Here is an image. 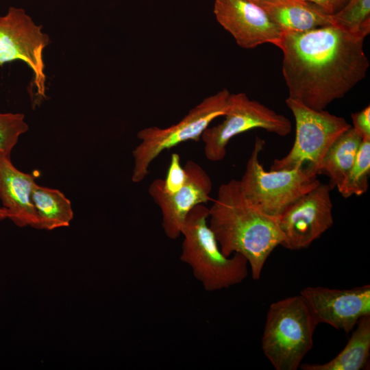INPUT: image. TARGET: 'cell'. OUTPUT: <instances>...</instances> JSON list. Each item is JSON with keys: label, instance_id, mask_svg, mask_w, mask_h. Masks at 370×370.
Instances as JSON below:
<instances>
[{"label": "cell", "instance_id": "cell-15", "mask_svg": "<svg viewBox=\"0 0 370 370\" xmlns=\"http://www.w3.org/2000/svg\"><path fill=\"white\" fill-rule=\"evenodd\" d=\"M344 348L332 360L322 364H304L303 370H360L370 356V314L361 317Z\"/></svg>", "mask_w": 370, "mask_h": 370}, {"label": "cell", "instance_id": "cell-20", "mask_svg": "<svg viewBox=\"0 0 370 370\" xmlns=\"http://www.w3.org/2000/svg\"><path fill=\"white\" fill-rule=\"evenodd\" d=\"M332 18L334 25L367 36L370 32V0H349L332 14Z\"/></svg>", "mask_w": 370, "mask_h": 370}, {"label": "cell", "instance_id": "cell-10", "mask_svg": "<svg viewBox=\"0 0 370 370\" xmlns=\"http://www.w3.org/2000/svg\"><path fill=\"white\" fill-rule=\"evenodd\" d=\"M331 190L328 184L320 182L276 217L283 237L282 246L291 250L308 248L331 227Z\"/></svg>", "mask_w": 370, "mask_h": 370}, {"label": "cell", "instance_id": "cell-7", "mask_svg": "<svg viewBox=\"0 0 370 370\" xmlns=\"http://www.w3.org/2000/svg\"><path fill=\"white\" fill-rule=\"evenodd\" d=\"M286 104L295 121V138L288 153L274 160L270 170L304 168L317 175V169L332 143L352 125L343 117L316 110L288 97Z\"/></svg>", "mask_w": 370, "mask_h": 370}, {"label": "cell", "instance_id": "cell-17", "mask_svg": "<svg viewBox=\"0 0 370 370\" xmlns=\"http://www.w3.org/2000/svg\"><path fill=\"white\" fill-rule=\"evenodd\" d=\"M362 141L359 134L351 127L330 147L317 169V175L329 178L331 190L338 188L352 166Z\"/></svg>", "mask_w": 370, "mask_h": 370}, {"label": "cell", "instance_id": "cell-16", "mask_svg": "<svg viewBox=\"0 0 370 370\" xmlns=\"http://www.w3.org/2000/svg\"><path fill=\"white\" fill-rule=\"evenodd\" d=\"M261 8L282 32H302L334 25L332 15L308 2L271 4Z\"/></svg>", "mask_w": 370, "mask_h": 370}, {"label": "cell", "instance_id": "cell-4", "mask_svg": "<svg viewBox=\"0 0 370 370\" xmlns=\"http://www.w3.org/2000/svg\"><path fill=\"white\" fill-rule=\"evenodd\" d=\"M317 323L300 294L273 302L267 311L261 345L276 370H297L313 347Z\"/></svg>", "mask_w": 370, "mask_h": 370}, {"label": "cell", "instance_id": "cell-12", "mask_svg": "<svg viewBox=\"0 0 370 370\" xmlns=\"http://www.w3.org/2000/svg\"><path fill=\"white\" fill-rule=\"evenodd\" d=\"M299 294L317 324L326 323L349 333L359 319L370 314V285L348 289L308 286Z\"/></svg>", "mask_w": 370, "mask_h": 370}, {"label": "cell", "instance_id": "cell-26", "mask_svg": "<svg viewBox=\"0 0 370 370\" xmlns=\"http://www.w3.org/2000/svg\"><path fill=\"white\" fill-rule=\"evenodd\" d=\"M8 219V214L3 207H0V221Z\"/></svg>", "mask_w": 370, "mask_h": 370}, {"label": "cell", "instance_id": "cell-24", "mask_svg": "<svg viewBox=\"0 0 370 370\" xmlns=\"http://www.w3.org/2000/svg\"><path fill=\"white\" fill-rule=\"evenodd\" d=\"M317 5L328 14H334L341 10L349 0H300Z\"/></svg>", "mask_w": 370, "mask_h": 370}, {"label": "cell", "instance_id": "cell-8", "mask_svg": "<svg viewBox=\"0 0 370 370\" xmlns=\"http://www.w3.org/2000/svg\"><path fill=\"white\" fill-rule=\"evenodd\" d=\"M225 119L207 127L201 138L204 154L210 161H221L225 157L226 147L234 136L253 129L260 128L280 136L292 130L290 120L260 102L250 99L244 92L230 94Z\"/></svg>", "mask_w": 370, "mask_h": 370}, {"label": "cell", "instance_id": "cell-21", "mask_svg": "<svg viewBox=\"0 0 370 370\" xmlns=\"http://www.w3.org/2000/svg\"><path fill=\"white\" fill-rule=\"evenodd\" d=\"M28 129L25 114L0 112V153L10 156L20 136Z\"/></svg>", "mask_w": 370, "mask_h": 370}, {"label": "cell", "instance_id": "cell-11", "mask_svg": "<svg viewBox=\"0 0 370 370\" xmlns=\"http://www.w3.org/2000/svg\"><path fill=\"white\" fill-rule=\"evenodd\" d=\"M184 167L187 174L186 180L175 193H165L161 179H156L149 187L150 196L161 210L163 231L172 240L181 235L189 212L195 206L210 200V194L212 188L210 176L199 164L188 160Z\"/></svg>", "mask_w": 370, "mask_h": 370}, {"label": "cell", "instance_id": "cell-6", "mask_svg": "<svg viewBox=\"0 0 370 370\" xmlns=\"http://www.w3.org/2000/svg\"><path fill=\"white\" fill-rule=\"evenodd\" d=\"M265 142L256 136L241 179L245 197L263 213L277 217L288 206L317 186V175L304 168L267 171L259 156Z\"/></svg>", "mask_w": 370, "mask_h": 370}, {"label": "cell", "instance_id": "cell-13", "mask_svg": "<svg viewBox=\"0 0 370 370\" xmlns=\"http://www.w3.org/2000/svg\"><path fill=\"white\" fill-rule=\"evenodd\" d=\"M214 13L219 23L238 46L253 49L264 43L276 46L282 30L266 11L245 0H215Z\"/></svg>", "mask_w": 370, "mask_h": 370}, {"label": "cell", "instance_id": "cell-23", "mask_svg": "<svg viewBox=\"0 0 370 370\" xmlns=\"http://www.w3.org/2000/svg\"><path fill=\"white\" fill-rule=\"evenodd\" d=\"M353 126L362 140H370V106L351 114Z\"/></svg>", "mask_w": 370, "mask_h": 370}, {"label": "cell", "instance_id": "cell-18", "mask_svg": "<svg viewBox=\"0 0 370 370\" xmlns=\"http://www.w3.org/2000/svg\"><path fill=\"white\" fill-rule=\"evenodd\" d=\"M32 200L38 219V230H53L69 226L74 212L71 201L60 190L36 184Z\"/></svg>", "mask_w": 370, "mask_h": 370}, {"label": "cell", "instance_id": "cell-25", "mask_svg": "<svg viewBox=\"0 0 370 370\" xmlns=\"http://www.w3.org/2000/svg\"><path fill=\"white\" fill-rule=\"evenodd\" d=\"M260 7L271 4L292 3L302 1L300 0H245Z\"/></svg>", "mask_w": 370, "mask_h": 370}, {"label": "cell", "instance_id": "cell-1", "mask_svg": "<svg viewBox=\"0 0 370 370\" xmlns=\"http://www.w3.org/2000/svg\"><path fill=\"white\" fill-rule=\"evenodd\" d=\"M366 36L334 25L282 32L276 47L283 53L288 97L316 110L343 97L366 77L369 67L363 47Z\"/></svg>", "mask_w": 370, "mask_h": 370}, {"label": "cell", "instance_id": "cell-3", "mask_svg": "<svg viewBox=\"0 0 370 370\" xmlns=\"http://www.w3.org/2000/svg\"><path fill=\"white\" fill-rule=\"evenodd\" d=\"M208 216L209 210L204 204L189 212L181 231L180 259L190 267L204 288L212 292L241 283L247 277L249 267L240 254L230 256L223 254L208 223Z\"/></svg>", "mask_w": 370, "mask_h": 370}, {"label": "cell", "instance_id": "cell-19", "mask_svg": "<svg viewBox=\"0 0 370 370\" xmlns=\"http://www.w3.org/2000/svg\"><path fill=\"white\" fill-rule=\"evenodd\" d=\"M369 174L370 140H362L352 166L337 188L339 193L344 198L363 195L368 190Z\"/></svg>", "mask_w": 370, "mask_h": 370}, {"label": "cell", "instance_id": "cell-9", "mask_svg": "<svg viewBox=\"0 0 370 370\" xmlns=\"http://www.w3.org/2000/svg\"><path fill=\"white\" fill-rule=\"evenodd\" d=\"M51 42L42 26L37 25L24 9L10 7L0 16V67L15 60L32 69L37 94L46 97L43 51Z\"/></svg>", "mask_w": 370, "mask_h": 370}, {"label": "cell", "instance_id": "cell-5", "mask_svg": "<svg viewBox=\"0 0 370 370\" xmlns=\"http://www.w3.org/2000/svg\"><path fill=\"white\" fill-rule=\"evenodd\" d=\"M230 94L223 88L206 97L179 122L167 127L151 126L140 130L137 133L140 141L132 151V181L142 182L148 175L151 164L163 151L186 141H199L210 123L225 115Z\"/></svg>", "mask_w": 370, "mask_h": 370}, {"label": "cell", "instance_id": "cell-22", "mask_svg": "<svg viewBox=\"0 0 370 370\" xmlns=\"http://www.w3.org/2000/svg\"><path fill=\"white\" fill-rule=\"evenodd\" d=\"M180 160L178 153H173L171 156L166 177L163 180L161 179L162 189L166 193H173L178 190L186 180V171L182 166Z\"/></svg>", "mask_w": 370, "mask_h": 370}, {"label": "cell", "instance_id": "cell-14", "mask_svg": "<svg viewBox=\"0 0 370 370\" xmlns=\"http://www.w3.org/2000/svg\"><path fill=\"white\" fill-rule=\"evenodd\" d=\"M36 184L34 175L18 170L10 156L0 153V200L8 219L18 227L38 229V219L32 200Z\"/></svg>", "mask_w": 370, "mask_h": 370}, {"label": "cell", "instance_id": "cell-2", "mask_svg": "<svg viewBox=\"0 0 370 370\" xmlns=\"http://www.w3.org/2000/svg\"><path fill=\"white\" fill-rule=\"evenodd\" d=\"M208 210V224L223 254L243 256L253 279L259 280L267 260L283 242L276 218L250 202L236 180L220 186Z\"/></svg>", "mask_w": 370, "mask_h": 370}]
</instances>
